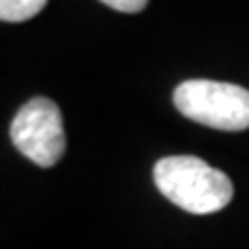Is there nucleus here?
Instances as JSON below:
<instances>
[{
  "label": "nucleus",
  "instance_id": "nucleus-1",
  "mask_svg": "<svg viewBox=\"0 0 249 249\" xmlns=\"http://www.w3.org/2000/svg\"><path fill=\"white\" fill-rule=\"evenodd\" d=\"M155 185L171 203L192 214H213L231 203L233 182L198 157H164L152 169Z\"/></svg>",
  "mask_w": 249,
  "mask_h": 249
},
{
  "label": "nucleus",
  "instance_id": "nucleus-2",
  "mask_svg": "<svg viewBox=\"0 0 249 249\" xmlns=\"http://www.w3.org/2000/svg\"><path fill=\"white\" fill-rule=\"evenodd\" d=\"M176 108L189 120L224 132L249 127V90L233 83L194 79L180 83L173 92Z\"/></svg>",
  "mask_w": 249,
  "mask_h": 249
},
{
  "label": "nucleus",
  "instance_id": "nucleus-3",
  "mask_svg": "<svg viewBox=\"0 0 249 249\" xmlns=\"http://www.w3.org/2000/svg\"><path fill=\"white\" fill-rule=\"evenodd\" d=\"M9 136L21 155L44 169L55 166L67 148L60 108L46 97L30 99L18 108L9 127Z\"/></svg>",
  "mask_w": 249,
  "mask_h": 249
},
{
  "label": "nucleus",
  "instance_id": "nucleus-4",
  "mask_svg": "<svg viewBox=\"0 0 249 249\" xmlns=\"http://www.w3.org/2000/svg\"><path fill=\"white\" fill-rule=\"evenodd\" d=\"M49 0H0V18L7 23H21L37 17Z\"/></svg>",
  "mask_w": 249,
  "mask_h": 249
},
{
  "label": "nucleus",
  "instance_id": "nucleus-5",
  "mask_svg": "<svg viewBox=\"0 0 249 249\" xmlns=\"http://www.w3.org/2000/svg\"><path fill=\"white\" fill-rule=\"evenodd\" d=\"M102 2L118 9V12H124V14H136L148 5V0H102Z\"/></svg>",
  "mask_w": 249,
  "mask_h": 249
}]
</instances>
